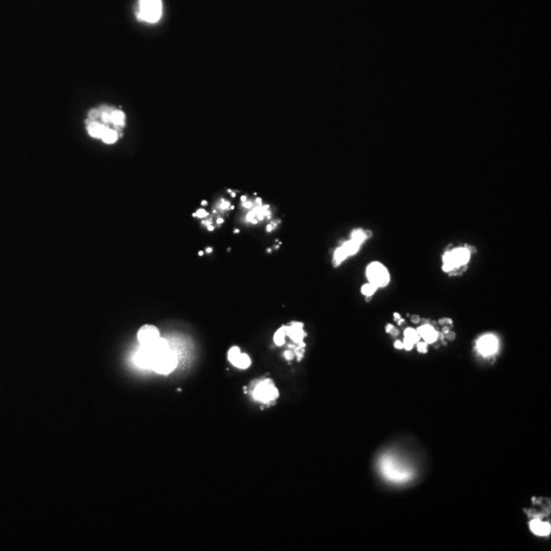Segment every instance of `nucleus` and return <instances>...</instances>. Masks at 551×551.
<instances>
[{
    "label": "nucleus",
    "instance_id": "nucleus-1",
    "mask_svg": "<svg viewBox=\"0 0 551 551\" xmlns=\"http://www.w3.org/2000/svg\"><path fill=\"white\" fill-rule=\"evenodd\" d=\"M149 347L153 355L151 370L160 375L171 374L178 365V357L176 352L169 347L168 342L160 337Z\"/></svg>",
    "mask_w": 551,
    "mask_h": 551
},
{
    "label": "nucleus",
    "instance_id": "nucleus-2",
    "mask_svg": "<svg viewBox=\"0 0 551 551\" xmlns=\"http://www.w3.org/2000/svg\"><path fill=\"white\" fill-rule=\"evenodd\" d=\"M381 471L383 475L390 481L401 483L408 481L411 477V471L402 464L393 456H385L381 461Z\"/></svg>",
    "mask_w": 551,
    "mask_h": 551
},
{
    "label": "nucleus",
    "instance_id": "nucleus-3",
    "mask_svg": "<svg viewBox=\"0 0 551 551\" xmlns=\"http://www.w3.org/2000/svg\"><path fill=\"white\" fill-rule=\"evenodd\" d=\"M162 15L161 0H139L138 18L147 23H156Z\"/></svg>",
    "mask_w": 551,
    "mask_h": 551
},
{
    "label": "nucleus",
    "instance_id": "nucleus-4",
    "mask_svg": "<svg viewBox=\"0 0 551 551\" xmlns=\"http://www.w3.org/2000/svg\"><path fill=\"white\" fill-rule=\"evenodd\" d=\"M470 257L471 253L465 247L447 251L443 257V271L450 273L459 267L465 266L470 261Z\"/></svg>",
    "mask_w": 551,
    "mask_h": 551
},
{
    "label": "nucleus",
    "instance_id": "nucleus-5",
    "mask_svg": "<svg viewBox=\"0 0 551 551\" xmlns=\"http://www.w3.org/2000/svg\"><path fill=\"white\" fill-rule=\"evenodd\" d=\"M253 397L264 403L275 401L279 397V391L271 379L260 381L252 391Z\"/></svg>",
    "mask_w": 551,
    "mask_h": 551
},
{
    "label": "nucleus",
    "instance_id": "nucleus-6",
    "mask_svg": "<svg viewBox=\"0 0 551 551\" xmlns=\"http://www.w3.org/2000/svg\"><path fill=\"white\" fill-rule=\"evenodd\" d=\"M366 277L369 279L370 283L374 284L378 288L387 286L390 281V275L387 269L382 264L377 262H374L367 266Z\"/></svg>",
    "mask_w": 551,
    "mask_h": 551
},
{
    "label": "nucleus",
    "instance_id": "nucleus-7",
    "mask_svg": "<svg viewBox=\"0 0 551 551\" xmlns=\"http://www.w3.org/2000/svg\"><path fill=\"white\" fill-rule=\"evenodd\" d=\"M159 330L153 325H144L142 326L138 333L137 339L140 343V346H151L160 338Z\"/></svg>",
    "mask_w": 551,
    "mask_h": 551
},
{
    "label": "nucleus",
    "instance_id": "nucleus-8",
    "mask_svg": "<svg viewBox=\"0 0 551 551\" xmlns=\"http://www.w3.org/2000/svg\"><path fill=\"white\" fill-rule=\"evenodd\" d=\"M477 349L483 356H490L498 350V339L494 335H484L477 342Z\"/></svg>",
    "mask_w": 551,
    "mask_h": 551
},
{
    "label": "nucleus",
    "instance_id": "nucleus-9",
    "mask_svg": "<svg viewBox=\"0 0 551 551\" xmlns=\"http://www.w3.org/2000/svg\"><path fill=\"white\" fill-rule=\"evenodd\" d=\"M228 359L234 366L241 370L247 369L251 364V358L249 357V355L246 353H242L238 346H233L229 349Z\"/></svg>",
    "mask_w": 551,
    "mask_h": 551
},
{
    "label": "nucleus",
    "instance_id": "nucleus-10",
    "mask_svg": "<svg viewBox=\"0 0 551 551\" xmlns=\"http://www.w3.org/2000/svg\"><path fill=\"white\" fill-rule=\"evenodd\" d=\"M360 243L354 241V240H350V241H347L345 242L341 247H339L336 251H335V255H334V263L336 266L340 265L344 260H346V258L350 257V256H353L355 255L359 247H360Z\"/></svg>",
    "mask_w": 551,
    "mask_h": 551
},
{
    "label": "nucleus",
    "instance_id": "nucleus-11",
    "mask_svg": "<svg viewBox=\"0 0 551 551\" xmlns=\"http://www.w3.org/2000/svg\"><path fill=\"white\" fill-rule=\"evenodd\" d=\"M152 356V350L149 346H140L135 355V360L139 366L144 367V369H151Z\"/></svg>",
    "mask_w": 551,
    "mask_h": 551
},
{
    "label": "nucleus",
    "instance_id": "nucleus-12",
    "mask_svg": "<svg viewBox=\"0 0 551 551\" xmlns=\"http://www.w3.org/2000/svg\"><path fill=\"white\" fill-rule=\"evenodd\" d=\"M416 331H417L419 337L422 338L425 340V342L428 343V344L436 342L437 339L439 338V333L431 325H428V324L422 325Z\"/></svg>",
    "mask_w": 551,
    "mask_h": 551
},
{
    "label": "nucleus",
    "instance_id": "nucleus-13",
    "mask_svg": "<svg viewBox=\"0 0 551 551\" xmlns=\"http://www.w3.org/2000/svg\"><path fill=\"white\" fill-rule=\"evenodd\" d=\"M530 529L535 535H538V536H547L550 534V531H551L550 525L548 523L542 522L538 519L530 522Z\"/></svg>",
    "mask_w": 551,
    "mask_h": 551
},
{
    "label": "nucleus",
    "instance_id": "nucleus-14",
    "mask_svg": "<svg viewBox=\"0 0 551 551\" xmlns=\"http://www.w3.org/2000/svg\"><path fill=\"white\" fill-rule=\"evenodd\" d=\"M286 335H289L295 342L302 343V339L305 336L302 330V324L293 323L290 327H286Z\"/></svg>",
    "mask_w": 551,
    "mask_h": 551
},
{
    "label": "nucleus",
    "instance_id": "nucleus-15",
    "mask_svg": "<svg viewBox=\"0 0 551 551\" xmlns=\"http://www.w3.org/2000/svg\"><path fill=\"white\" fill-rule=\"evenodd\" d=\"M107 127L105 125H102L100 124V122H97V121H91L88 124V133L90 134V136L94 137V138H100L102 137L105 129Z\"/></svg>",
    "mask_w": 551,
    "mask_h": 551
},
{
    "label": "nucleus",
    "instance_id": "nucleus-16",
    "mask_svg": "<svg viewBox=\"0 0 551 551\" xmlns=\"http://www.w3.org/2000/svg\"><path fill=\"white\" fill-rule=\"evenodd\" d=\"M110 122H111V124H113L114 126H116V127H120V126L124 125V122H125L124 112L120 111V110L113 109V111L110 113Z\"/></svg>",
    "mask_w": 551,
    "mask_h": 551
},
{
    "label": "nucleus",
    "instance_id": "nucleus-17",
    "mask_svg": "<svg viewBox=\"0 0 551 551\" xmlns=\"http://www.w3.org/2000/svg\"><path fill=\"white\" fill-rule=\"evenodd\" d=\"M118 138V135H117V132L112 130V129H109L108 127L105 129L102 137H101V140L106 143V144H112L114 143Z\"/></svg>",
    "mask_w": 551,
    "mask_h": 551
},
{
    "label": "nucleus",
    "instance_id": "nucleus-18",
    "mask_svg": "<svg viewBox=\"0 0 551 551\" xmlns=\"http://www.w3.org/2000/svg\"><path fill=\"white\" fill-rule=\"evenodd\" d=\"M419 335L417 333L416 330L414 329H411V328H408L404 331V339L410 341L412 344H415L419 341Z\"/></svg>",
    "mask_w": 551,
    "mask_h": 551
},
{
    "label": "nucleus",
    "instance_id": "nucleus-19",
    "mask_svg": "<svg viewBox=\"0 0 551 551\" xmlns=\"http://www.w3.org/2000/svg\"><path fill=\"white\" fill-rule=\"evenodd\" d=\"M285 337H286V327H281L274 336L275 344L278 346H282L285 343Z\"/></svg>",
    "mask_w": 551,
    "mask_h": 551
},
{
    "label": "nucleus",
    "instance_id": "nucleus-20",
    "mask_svg": "<svg viewBox=\"0 0 551 551\" xmlns=\"http://www.w3.org/2000/svg\"><path fill=\"white\" fill-rule=\"evenodd\" d=\"M377 289H378V287L375 286V285L372 284V283L364 284V285L361 287V293H362L363 295L367 296V297H370V296H372V295L376 292Z\"/></svg>",
    "mask_w": 551,
    "mask_h": 551
},
{
    "label": "nucleus",
    "instance_id": "nucleus-21",
    "mask_svg": "<svg viewBox=\"0 0 551 551\" xmlns=\"http://www.w3.org/2000/svg\"><path fill=\"white\" fill-rule=\"evenodd\" d=\"M88 115H89V118L92 121H95L97 118L100 117V111H99V109H91Z\"/></svg>",
    "mask_w": 551,
    "mask_h": 551
},
{
    "label": "nucleus",
    "instance_id": "nucleus-22",
    "mask_svg": "<svg viewBox=\"0 0 551 551\" xmlns=\"http://www.w3.org/2000/svg\"><path fill=\"white\" fill-rule=\"evenodd\" d=\"M417 350L421 353H426L428 350V343L426 342H417Z\"/></svg>",
    "mask_w": 551,
    "mask_h": 551
},
{
    "label": "nucleus",
    "instance_id": "nucleus-23",
    "mask_svg": "<svg viewBox=\"0 0 551 551\" xmlns=\"http://www.w3.org/2000/svg\"><path fill=\"white\" fill-rule=\"evenodd\" d=\"M413 345H414V344H412L410 341L404 339V341H403V348H405L406 350H411L412 347H413Z\"/></svg>",
    "mask_w": 551,
    "mask_h": 551
},
{
    "label": "nucleus",
    "instance_id": "nucleus-24",
    "mask_svg": "<svg viewBox=\"0 0 551 551\" xmlns=\"http://www.w3.org/2000/svg\"><path fill=\"white\" fill-rule=\"evenodd\" d=\"M440 325H452V321L450 319H442L439 321Z\"/></svg>",
    "mask_w": 551,
    "mask_h": 551
},
{
    "label": "nucleus",
    "instance_id": "nucleus-25",
    "mask_svg": "<svg viewBox=\"0 0 551 551\" xmlns=\"http://www.w3.org/2000/svg\"><path fill=\"white\" fill-rule=\"evenodd\" d=\"M445 337L449 340V341H452L455 339V334L453 332H448L445 334Z\"/></svg>",
    "mask_w": 551,
    "mask_h": 551
},
{
    "label": "nucleus",
    "instance_id": "nucleus-26",
    "mask_svg": "<svg viewBox=\"0 0 551 551\" xmlns=\"http://www.w3.org/2000/svg\"><path fill=\"white\" fill-rule=\"evenodd\" d=\"M394 346H395V348H397V349H402V348H403V342H401V341H396L395 344H394Z\"/></svg>",
    "mask_w": 551,
    "mask_h": 551
},
{
    "label": "nucleus",
    "instance_id": "nucleus-27",
    "mask_svg": "<svg viewBox=\"0 0 551 551\" xmlns=\"http://www.w3.org/2000/svg\"><path fill=\"white\" fill-rule=\"evenodd\" d=\"M411 322L414 323V324L418 323V322H419V317H418V316H412V317H411Z\"/></svg>",
    "mask_w": 551,
    "mask_h": 551
},
{
    "label": "nucleus",
    "instance_id": "nucleus-28",
    "mask_svg": "<svg viewBox=\"0 0 551 551\" xmlns=\"http://www.w3.org/2000/svg\"><path fill=\"white\" fill-rule=\"evenodd\" d=\"M392 329H393V326H392V325H388L387 328H386V331H387L388 333H390V331H391Z\"/></svg>",
    "mask_w": 551,
    "mask_h": 551
},
{
    "label": "nucleus",
    "instance_id": "nucleus-29",
    "mask_svg": "<svg viewBox=\"0 0 551 551\" xmlns=\"http://www.w3.org/2000/svg\"><path fill=\"white\" fill-rule=\"evenodd\" d=\"M394 317H395V319H396V320H400V316H399L398 314H395V315H394Z\"/></svg>",
    "mask_w": 551,
    "mask_h": 551
}]
</instances>
